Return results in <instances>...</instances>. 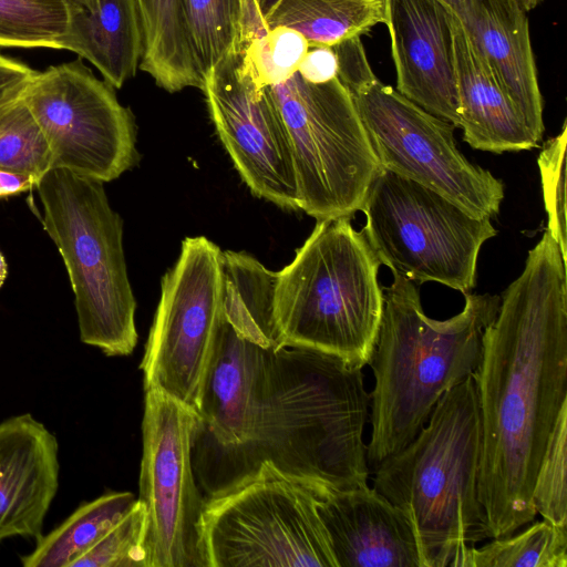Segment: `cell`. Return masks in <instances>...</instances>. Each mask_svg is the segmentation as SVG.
<instances>
[{
    "label": "cell",
    "mask_w": 567,
    "mask_h": 567,
    "mask_svg": "<svg viewBox=\"0 0 567 567\" xmlns=\"http://www.w3.org/2000/svg\"><path fill=\"white\" fill-rule=\"evenodd\" d=\"M566 262L546 230L503 291L483 334L475 372L482 422L478 498L489 538L508 536L535 518V475L567 405Z\"/></svg>",
    "instance_id": "1"
},
{
    "label": "cell",
    "mask_w": 567,
    "mask_h": 567,
    "mask_svg": "<svg viewBox=\"0 0 567 567\" xmlns=\"http://www.w3.org/2000/svg\"><path fill=\"white\" fill-rule=\"evenodd\" d=\"M392 275L369 361L375 381L370 392V471L409 444L440 399L477 371L484 331L501 302L499 296L466 292L461 312L432 319L423 311L417 285Z\"/></svg>",
    "instance_id": "2"
},
{
    "label": "cell",
    "mask_w": 567,
    "mask_h": 567,
    "mask_svg": "<svg viewBox=\"0 0 567 567\" xmlns=\"http://www.w3.org/2000/svg\"><path fill=\"white\" fill-rule=\"evenodd\" d=\"M370 402L362 369L307 348H275L256 436L239 452L310 484L367 485Z\"/></svg>",
    "instance_id": "3"
},
{
    "label": "cell",
    "mask_w": 567,
    "mask_h": 567,
    "mask_svg": "<svg viewBox=\"0 0 567 567\" xmlns=\"http://www.w3.org/2000/svg\"><path fill=\"white\" fill-rule=\"evenodd\" d=\"M482 422L475 373L450 389L415 437L372 471L373 488L408 518L421 567H462L489 539L478 498Z\"/></svg>",
    "instance_id": "4"
},
{
    "label": "cell",
    "mask_w": 567,
    "mask_h": 567,
    "mask_svg": "<svg viewBox=\"0 0 567 567\" xmlns=\"http://www.w3.org/2000/svg\"><path fill=\"white\" fill-rule=\"evenodd\" d=\"M380 260L349 217L317 220L290 264L277 271L274 319L280 346L369 364L383 313Z\"/></svg>",
    "instance_id": "5"
},
{
    "label": "cell",
    "mask_w": 567,
    "mask_h": 567,
    "mask_svg": "<svg viewBox=\"0 0 567 567\" xmlns=\"http://www.w3.org/2000/svg\"><path fill=\"white\" fill-rule=\"evenodd\" d=\"M42 224L64 261L80 340L107 357L128 355L138 334L123 249V220L103 183L51 168L37 184Z\"/></svg>",
    "instance_id": "6"
},
{
    "label": "cell",
    "mask_w": 567,
    "mask_h": 567,
    "mask_svg": "<svg viewBox=\"0 0 567 567\" xmlns=\"http://www.w3.org/2000/svg\"><path fill=\"white\" fill-rule=\"evenodd\" d=\"M332 48L338 78L353 99L381 167L439 193L474 217L498 215L504 184L463 155L454 125L382 83L359 37Z\"/></svg>",
    "instance_id": "7"
},
{
    "label": "cell",
    "mask_w": 567,
    "mask_h": 567,
    "mask_svg": "<svg viewBox=\"0 0 567 567\" xmlns=\"http://www.w3.org/2000/svg\"><path fill=\"white\" fill-rule=\"evenodd\" d=\"M205 567H337L310 483L265 460L204 502Z\"/></svg>",
    "instance_id": "8"
},
{
    "label": "cell",
    "mask_w": 567,
    "mask_h": 567,
    "mask_svg": "<svg viewBox=\"0 0 567 567\" xmlns=\"http://www.w3.org/2000/svg\"><path fill=\"white\" fill-rule=\"evenodd\" d=\"M285 123L299 210L316 220L351 217L382 169L348 89L298 72L268 86Z\"/></svg>",
    "instance_id": "9"
},
{
    "label": "cell",
    "mask_w": 567,
    "mask_h": 567,
    "mask_svg": "<svg viewBox=\"0 0 567 567\" xmlns=\"http://www.w3.org/2000/svg\"><path fill=\"white\" fill-rule=\"evenodd\" d=\"M360 210L381 264L415 285L434 281L462 293L475 287L481 247L497 235L489 218L384 168Z\"/></svg>",
    "instance_id": "10"
},
{
    "label": "cell",
    "mask_w": 567,
    "mask_h": 567,
    "mask_svg": "<svg viewBox=\"0 0 567 567\" xmlns=\"http://www.w3.org/2000/svg\"><path fill=\"white\" fill-rule=\"evenodd\" d=\"M113 89L80 60L34 74L22 100L44 135L52 168L106 183L138 163L134 116Z\"/></svg>",
    "instance_id": "11"
},
{
    "label": "cell",
    "mask_w": 567,
    "mask_h": 567,
    "mask_svg": "<svg viewBox=\"0 0 567 567\" xmlns=\"http://www.w3.org/2000/svg\"><path fill=\"white\" fill-rule=\"evenodd\" d=\"M221 250L204 236L186 237L161 281V297L141 369L144 388L199 414L218 327Z\"/></svg>",
    "instance_id": "12"
},
{
    "label": "cell",
    "mask_w": 567,
    "mask_h": 567,
    "mask_svg": "<svg viewBox=\"0 0 567 567\" xmlns=\"http://www.w3.org/2000/svg\"><path fill=\"white\" fill-rule=\"evenodd\" d=\"M202 427L197 412L156 390L145 391L140 497L148 519V567H205L204 502L192 451Z\"/></svg>",
    "instance_id": "13"
},
{
    "label": "cell",
    "mask_w": 567,
    "mask_h": 567,
    "mask_svg": "<svg viewBox=\"0 0 567 567\" xmlns=\"http://www.w3.org/2000/svg\"><path fill=\"white\" fill-rule=\"evenodd\" d=\"M209 116L235 168L258 198L299 210L288 133L269 87L256 86L239 50L204 76Z\"/></svg>",
    "instance_id": "14"
},
{
    "label": "cell",
    "mask_w": 567,
    "mask_h": 567,
    "mask_svg": "<svg viewBox=\"0 0 567 567\" xmlns=\"http://www.w3.org/2000/svg\"><path fill=\"white\" fill-rule=\"evenodd\" d=\"M396 91L458 127L453 14L439 0H385Z\"/></svg>",
    "instance_id": "15"
},
{
    "label": "cell",
    "mask_w": 567,
    "mask_h": 567,
    "mask_svg": "<svg viewBox=\"0 0 567 567\" xmlns=\"http://www.w3.org/2000/svg\"><path fill=\"white\" fill-rule=\"evenodd\" d=\"M271 350L239 333L225 318L219 300L199 416L203 427L227 452L244 450L256 436Z\"/></svg>",
    "instance_id": "16"
},
{
    "label": "cell",
    "mask_w": 567,
    "mask_h": 567,
    "mask_svg": "<svg viewBox=\"0 0 567 567\" xmlns=\"http://www.w3.org/2000/svg\"><path fill=\"white\" fill-rule=\"evenodd\" d=\"M311 486L337 567H421L410 522L375 488Z\"/></svg>",
    "instance_id": "17"
},
{
    "label": "cell",
    "mask_w": 567,
    "mask_h": 567,
    "mask_svg": "<svg viewBox=\"0 0 567 567\" xmlns=\"http://www.w3.org/2000/svg\"><path fill=\"white\" fill-rule=\"evenodd\" d=\"M56 436L30 413L0 423V542L39 539L59 488Z\"/></svg>",
    "instance_id": "18"
},
{
    "label": "cell",
    "mask_w": 567,
    "mask_h": 567,
    "mask_svg": "<svg viewBox=\"0 0 567 567\" xmlns=\"http://www.w3.org/2000/svg\"><path fill=\"white\" fill-rule=\"evenodd\" d=\"M526 13L516 0H473L463 28L539 143L544 102Z\"/></svg>",
    "instance_id": "19"
},
{
    "label": "cell",
    "mask_w": 567,
    "mask_h": 567,
    "mask_svg": "<svg viewBox=\"0 0 567 567\" xmlns=\"http://www.w3.org/2000/svg\"><path fill=\"white\" fill-rule=\"evenodd\" d=\"M453 28L463 140L474 150L496 154L537 147L538 142L455 16Z\"/></svg>",
    "instance_id": "20"
},
{
    "label": "cell",
    "mask_w": 567,
    "mask_h": 567,
    "mask_svg": "<svg viewBox=\"0 0 567 567\" xmlns=\"http://www.w3.org/2000/svg\"><path fill=\"white\" fill-rule=\"evenodd\" d=\"M69 27L59 49L90 61L115 89L141 64L144 37L137 0H66Z\"/></svg>",
    "instance_id": "21"
},
{
    "label": "cell",
    "mask_w": 567,
    "mask_h": 567,
    "mask_svg": "<svg viewBox=\"0 0 567 567\" xmlns=\"http://www.w3.org/2000/svg\"><path fill=\"white\" fill-rule=\"evenodd\" d=\"M144 49L140 68L169 93L203 86L186 30L183 0H137Z\"/></svg>",
    "instance_id": "22"
},
{
    "label": "cell",
    "mask_w": 567,
    "mask_h": 567,
    "mask_svg": "<svg viewBox=\"0 0 567 567\" xmlns=\"http://www.w3.org/2000/svg\"><path fill=\"white\" fill-rule=\"evenodd\" d=\"M277 271L246 252H221L220 309L243 336L265 348L281 347L274 319Z\"/></svg>",
    "instance_id": "23"
},
{
    "label": "cell",
    "mask_w": 567,
    "mask_h": 567,
    "mask_svg": "<svg viewBox=\"0 0 567 567\" xmlns=\"http://www.w3.org/2000/svg\"><path fill=\"white\" fill-rule=\"evenodd\" d=\"M385 22V0H281L265 19L268 28L286 27L309 47H333Z\"/></svg>",
    "instance_id": "24"
},
{
    "label": "cell",
    "mask_w": 567,
    "mask_h": 567,
    "mask_svg": "<svg viewBox=\"0 0 567 567\" xmlns=\"http://www.w3.org/2000/svg\"><path fill=\"white\" fill-rule=\"evenodd\" d=\"M131 492H111L82 503L34 549L20 557L24 567H73L136 504Z\"/></svg>",
    "instance_id": "25"
},
{
    "label": "cell",
    "mask_w": 567,
    "mask_h": 567,
    "mask_svg": "<svg viewBox=\"0 0 567 567\" xmlns=\"http://www.w3.org/2000/svg\"><path fill=\"white\" fill-rule=\"evenodd\" d=\"M309 48L308 41L296 30L268 28L255 0H241L239 52L244 68L257 87L291 78Z\"/></svg>",
    "instance_id": "26"
},
{
    "label": "cell",
    "mask_w": 567,
    "mask_h": 567,
    "mask_svg": "<svg viewBox=\"0 0 567 567\" xmlns=\"http://www.w3.org/2000/svg\"><path fill=\"white\" fill-rule=\"evenodd\" d=\"M471 548L462 567H567V527L546 519Z\"/></svg>",
    "instance_id": "27"
},
{
    "label": "cell",
    "mask_w": 567,
    "mask_h": 567,
    "mask_svg": "<svg viewBox=\"0 0 567 567\" xmlns=\"http://www.w3.org/2000/svg\"><path fill=\"white\" fill-rule=\"evenodd\" d=\"M189 43L203 76L240 48L241 0H183Z\"/></svg>",
    "instance_id": "28"
},
{
    "label": "cell",
    "mask_w": 567,
    "mask_h": 567,
    "mask_svg": "<svg viewBox=\"0 0 567 567\" xmlns=\"http://www.w3.org/2000/svg\"><path fill=\"white\" fill-rule=\"evenodd\" d=\"M68 27L66 0H0V47L59 49Z\"/></svg>",
    "instance_id": "29"
},
{
    "label": "cell",
    "mask_w": 567,
    "mask_h": 567,
    "mask_svg": "<svg viewBox=\"0 0 567 567\" xmlns=\"http://www.w3.org/2000/svg\"><path fill=\"white\" fill-rule=\"evenodd\" d=\"M0 167L38 182L52 168L48 143L22 96L0 111Z\"/></svg>",
    "instance_id": "30"
},
{
    "label": "cell",
    "mask_w": 567,
    "mask_h": 567,
    "mask_svg": "<svg viewBox=\"0 0 567 567\" xmlns=\"http://www.w3.org/2000/svg\"><path fill=\"white\" fill-rule=\"evenodd\" d=\"M567 405L555 423L540 458L532 491L536 514L557 526L567 527Z\"/></svg>",
    "instance_id": "31"
},
{
    "label": "cell",
    "mask_w": 567,
    "mask_h": 567,
    "mask_svg": "<svg viewBox=\"0 0 567 567\" xmlns=\"http://www.w3.org/2000/svg\"><path fill=\"white\" fill-rule=\"evenodd\" d=\"M148 519L137 498L120 519L73 567H148Z\"/></svg>",
    "instance_id": "32"
},
{
    "label": "cell",
    "mask_w": 567,
    "mask_h": 567,
    "mask_svg": "<svg viewBox=\"0 0 567 567\" xmlns=\"http://www.w3.org/2000/svg\"><path fill=\"white\" fill-rule=\"evenodd\" d=\"M566 143L565 121L561 132L544 143L538 156L544 204L548 217L547 231L558 244L565 259H567Z\"/></svg>",
    "instance_id": "33"
},
{
    "label": "cell",
    "mask_w": 567,
    "mask_h": 567,
    "mask_svg": "<svg viewBox=\"0 0 567 567\" xmlns=\"http://www.w3.org/2000/svg\"><path fill=\"white\" fill-rule=\"evenodd\" d=\"M37 71L0 55V111L19 100Z\"/></svg>",
    "instance_id": "34"
},
{
    "label": "cell",
    "mask_w": 567,
    "mask_h": 567,
    "mask_svg": "<svg viewBox=\"0 0 567 567\" xmlns=\"http://www.w3.org/2000/svg\"><path fill=\"white\" fill-rule=\"evenodd\" d=\"M338 56L332 47H310L301 61L298 73L310 83H326L338 78Z\"/></svg>",
    "instance_id": "35"
},
{
    "label": "cell",
    "mask_w": 567,
    "mask_h": 567,
    "mask_svg": "<svg viewBox=\"0 0 567 567\" xmlns=\"http://www.w3.org/2000/svg\"><path fill=\"white\" fill-rule=\"evenodd\" d=\"M38 181L28 174L0 167V197L14 196L35 188Z\"/></svg>",
    "instance_id": "36"
},
{
    "label": "cell",
    "mask_w": 567,
    "mask_h": 567,
    "mask_svg": "<svg viewBox=\"0 0 567 567\" xmlns=\"http://www.w3.org/2000/svg\"><path fill=\"white\" fill-rule=\"evenodd\" d=\"M453 16H455L465 28L471 20L473 0H439Z\"/></svg>",
    "instance_id": "37"
},
{
    "label": "cell",
    "mask_w": 567,
    "mask_h": 567,
    "mask_svg": "<svg viewBox=\"0 0 567 567\" xmlns=\"http://www.w3.org/2000/svg\"><path fill=\"white\" fill-rule=\"evenodd\" d=\"M256 4L264 17L266 19L281 2V0H255Z\"/></svg>",
    "instance_id": "38"
},
{
    "label": "cell",
    "mask_w": 567,
    "mask_h": 567,
    "mask_svg": "<svg viewBox=\"0 0 567 567\" xmlns=\"http://www.w3.org/2000/svg\"><path fill=\"white\" fill-rule=\"evenodd\" d=\"M520 7L526 11H532L533 9H535L537 6H539L543 0H516Z\"/></svg>",
    "instance_id": "39"
},
{
    "label": "cell",
    "mask_w": 567,
    "mask_h": 567,
    "mask_svg": "<svg viewBox=\"0 0 567 567\" xmlns=\"http://www.w3.org/2000/svg\"><path fill=\"white\" fill-rule=\"evenodd\" d=\"M8 276V265L7 261L0 251V288L2 287L6 278Z\"/></svg>",
    "instance_id": "40"
}]
</instances>
